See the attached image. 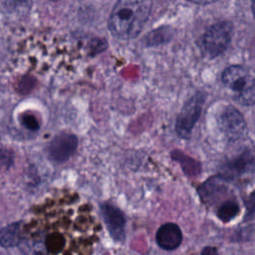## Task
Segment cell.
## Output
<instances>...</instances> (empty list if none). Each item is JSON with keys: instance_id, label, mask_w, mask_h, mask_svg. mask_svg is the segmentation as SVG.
<instances>
[{"instance_id": "obj_16", "label": "cell", "mask_w": 255, "mask_h": 255, "mask_svg": "<svg viewBox=\"0 0 255 255\" xmlns=\"http://www.w3.org/2000/svg\"><path fill=\"white\" fill-rule=\"evenodd\" d=\"M189 2H192V3H195V4H209V3H212V2H215L217 0H187Z\"/></svg>"}, {"instance_id": "obj_7", "label": "cell", "mask_w": 255, "mask_h": 255, "mask_svg": "<svg viewBox=\"0 0 255 255\" xmlns=\"http://www.w3.org/2000/svg\"><path fill=\"white\" fill-rule=\"evenodd\" d=\"M254 167V155L250 150L246 149L223 164L220 176L225 180L236 179L252 172Z\"/></svg>"}, {"instance_id": "obj_4", "label": "cell", "mask_w": 255, "mask_h": 255, "mask_svg": "<svg viewBox=\"0 0 255 255\" xmlns=\"http://www.w3.org/2000/svg\"><path fill=\"white\" fill-rule=\"evenodd\" d=\"M233 25L229 21H219L208 28L203 36L202 44L205 52L211 58L222 54L232 38Z\"/></svg>"}, {"instance_id": "obj_3", "label": "cell", "mask_w": 255, "mask_h": 255, "mask_svg": "<svg viewBox=\"0 0 255 255\" xmlns=\"http://www.w3.org/2000/svg\"><path fill=\"white\" fill-rule=\"evenodd\" d=\"M221 79L238 104L247 107L255 104V78L249 69L239 65L229 66L223 71Z\"/></svg>"}, {"instance_id": "obj_10", "label": "cell", "mask_w": 255, "mask_h": 255, "mask_svg": "<svg viewBox=\"0 0 255 255\" xmlns=\"http://www.w3.org/2000/svg\"><path fill=\"white\" fill-rule=\"evenodd\" d=\"M103 214L106 219V222L109 226V229L114 236V238L120 240L124 237V226L125 218L123 213L115 206L106 203L102 207Z\"/></svg>"}, {"instance_id": "obj_15", "label": "cell", "mask_w": 255, "mask_h": 255, "mask_svg": "<svg viewBox=\"0 0 255 255\" xmlns=\"http://www.w3.org/2000/svg\"><path fill=\"white\" fill-rule=\"evenodd\" d=\"M201 255H218V251L214 246H206L202 249Z\"/></svg>"}, {"instance_id": "obj_2", "label": "cell", "mask_w": 255, "mask_h": 255, "mask_svg": "<svg viewBox=\"0 0 255 255\" xmlns=\"http://www.w3.org/2000/svg\"><path fill=\"white\" fill-rule=\"evenodd\" d=\"M151 0H118L109 18L111 33L122 40L136 37L151 11Z\"/></svg>"}, {"instance_id": "obj_5", "label": "cell", "mask_w": 255, "mask_h": 255, "mask_svg": "<svg viewBox=\"0 0 255 255\" xmlns=\"http://www.w3.org/2000/svg\"><path fill=\"white\" fill-rule=\"evenodd\" d=\"M205 96L198 92L190 98L183 106L176 120V132L182 138H189L191 130L199 119Z\"/></svg>"}, {"instance_id": "obj_11", "label": "cell", "mask_w": 255, "mask_h": 255, "mask_svg": "<svg viewBox=\"0 0 255 255\" xmlns=\"http://www.w3.org/2000/svg\"><path fill=\"white\" fill-rule=\"evenodd\" d=\"M22 224L17 222L10 224L0 231V244L4 247L19 245Z\"/></svg>"}, {"instance_id": "obj_13", "label": "cell", "mask_w": 255, "mask_h": 255, "mask_svg": "<svg viewBox=\"0 0 255 255\" xmlns=\"http://www.w3.org/2000/svg\"><path fill=\"white\" fill-rule=\"evenodd\" d=\"M22 125L30 130H37L39 128V122L35 116L31 114H25L21 117Z\"/></svg>"}, {"instance_id": "obj_14", "label": "cell", "mask_w": 255, "mask_h": 255, "mask_svg": "<svg viewBox=\"0 0 255 255\" xmlns=\"http://www.w3.org/2000/svg\"><path fill=\"white\" fill-rule=\"evenodd\" d=\"M246 205V218L251 219L255 214V191L251 192L245 200Z\"/></svg>"}, {"instance_id": "obj_8", "label": "cell", "mask_w": 255, "mask_h": 255, "mask_svg": "<svg viewBox=\"0 0 255 255\" xmlns=\"http://www.w3.org/2000/svg\"><path fill=\"white\" fill-rule=\"evenodd\" d=\"M78 146V139L74 134L61 133L49 144V155L55 161H65L74 154Z\"/></svg>"}, {"instance_id": "obj_1", "label": "cell", "mask_w": 255, "mask_h": 255, "mask_svg": "<svg viewBox=\"0 0 255 255\" xmlns=\"http://www.w3.org/2000/svg\"><path fill=\"white\" fill-rule=\"evenodd\" d=\"M100 231L92 206L76 192L60 190L33 208L19 246L24 255H92Z\"/></svg>"}, {"instance_id": "obj_6", "label": "cell", "mask_w": 255, "mask_h": 255, "mask_svg": "<svg viewBox=\"0 0 255 255\" xmlns=\"http://www.w3.org/2000/svg\"><path fill=\"white\" fill-rule=\"evenodd\" d=\"M218 126L225 136L230 140H237L246 132V123L239 111L233 107H226L220 113Z\"/></svg>"}, {"instance_id": "obj_12", "label": "cell", "mask_w": 255, "mask_h": 255, "mask_svg": "<svg viewBox=\"0 0 255 255\" xmlns=\"http://www.w3.org/2000/svg\"><path fill=\"white\" fill-rule=\"evenodd\" d=\"M240 211V207L237 202L233 200L224 201L216 210V215L219 220L224 223L231 221L233 218L237 216Z\"/></svg>"}, {"instance_id": "obj_9", "label": "cell", "mask_w": 255, "mask_h": 255, "mask_svg": "<svg viewBox=\"0 0 255 255\" xmlns=\"http://www.w3.org/2000/svg\"><path fill=\"white\" fill-rule=\"evenodd\" d=\"M157 245L164 250H174L182 242V232L177 224L168 222L162 224L155 235Z\"/></svg>"}, {"instance_id": "obj_17", "label": "cell", "mask_w": 255, "mask_h": 255, "mask_svg": "<svg viewBox=\"0 0 255 255\" xmlns=\"http://www.w3.org/2000/svg\"><path fill=\"white\" fill-rule=\"evenodd\" d=\"M251 8H252V12H253V16H254V18H255V0H253V2H252V6H251Z\"/></svg>"}]
</instances>
